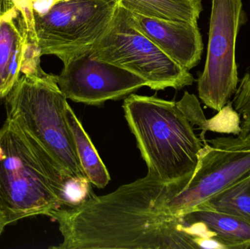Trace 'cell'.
<instances>
[{"mask_svg": "<svg viewBox=\"0 0 250 249\" xmlns=\"http://www.w3.org/2000/svg\"><path fill=\"white\" fill-rule=\"evenodd\" d=\"M117 4L113 0H59L44 14H34L41 57L56 56L64 64L92 49L112 21Z\"/></svg>", "mask_w": 250, "mask_h": 249, "instance_id": "6", "label": "cell"}, {"mask_svg": "<svg viewBox=\"0 0 250 249\" xmlns=\"http://www.w3.org/2000/svg\"><path fill=\"white\" fill-rule=\"evenodd\" d=\"M58 1L59 0H32L34 14H44Z\"/></svg>", "mask_w": 250, "mask_h": 249, "instance_id": "20", "label": "cell"}, {"mask_svg": "<svg viewBox=\"0 0 250 249\" xmlns=\"http://www.w3.org/2000/svg\"><path fill=\"white\" fill-rule=\"evenodd\" d=\"M9 1L19 12V25L27 38L28 43H29L28 63L40 62L41 57L37 45L32 0H9Z\"/></svg>", "mask_w": 250, "mask_h": 249, "instance_id": "17", "label": "cell"}, {"mask_svg": "<svg viewBox=\"0 0 250 249\" xmlns=\"http://www.w3.org/2000/svg\"><path fill=\"white\" fill-rule=\"evenodd\" d=\"M11 7L13 5L9 0H0V15Z\"/></svg>", "mask_w": 250, "mask_h": 249, "instance_id": "21", "label": "cell"}, {"mask_svg": "<svg viewBox=\"0 0 250 249\" xmlns=\"http://www.w3.org/2000/svg\"><path fill=\"white\" fill-rule=\"evenodd\" d=\"M131 14L140 30L179 65L190 70L201 62L204 46L198 23Z\"/></svg>", "mask_w": 250, "mask_h": 249, "instance_id": "10", "label": "cell"}, {"mask_svg": "<svg viewBox=\"0 0 250 249\" xmlns=\"http://www.w3.org/2000/svg\"><path fill=\"white\" fill-rule=\"evenodd\" d=\"M188 224L204 223L224 249L250 248V223L231 215L196 209L183 216Z\"/></svg>", "mask_w": 250, "mask_h": 249, "instance_id": "12", "label": "cell"}, {"mask_svg": "<svg viewBox=\"0 0 250 249\" xmlns=\"http://www.w3.org/2000/svg\"><path fill=\"white\" fill-rule=\"evenodd\" d=\"M29 59L27 38L14 7L0 15V87L3 98L11 90Z\"/></svg>", "mask_w": 250, "mask_h": 249, "instance_id": "11", "label": "cell"}, {"mask_svg": "<svg viewBox=\"0 0 250 249\" xmlns=\"http://www.w3.org/2000/svg\"><path fill=\"white\" fill-rule=\"evenodd\" d=\"M211 119H207V130L219 133H233L238 135L240 133V115L235 111L231 101Z\"/></svg>", "mask_w": 250, "mask_h": 249, "instance_id": "18", "label": "cell"}, {"mask_svg": "<svg viewBox=\"0 0 250 249\" xmlns=\"http://www.w3.org/2000/svg\"><path fill=\"white\" fill-rule=\"evenodd\" d=\"M7 225L5 217H4L2 211H1V209H0V235H1L3 231H4V228H5Z\"/></svg>", "mask_w": 250, "mask_h": 249, "instance_id": "22", "label": "cell"}, {"mask_svg": "<svg viewBox=\"0 0 250 249\" xmlns=\"http://www.w3.org/2000/svg\"><path fill=\"white\" fill-rule=\"evenodd\" d=\"M62 208L41 156L23 132L6 119L0 129V209L7 225L49 216Z\"/></svg>", "mask_w": 250, "mask_h": 249, "instance_id": "4", "label": "cell"}, {"mask_svg": "<svg viewBox=\"0 0 250 249\" xmlns=\"http://www.w3.org/2000/svg\"><path fill=\"white\" fill-rule=\"evenodd\" d=\"M57 84L67 99L96 106L124 99L146 86L135 73L92 57L90 50L64 63Z\"/></svg>", "mask_w": 250, "mask_h": 249, "instance_id": "8", "label": "cell"}, {"mask_svg": "<svg viewBox=\"0 0 250 249\" xmlns=\"http://www.w3.org/2000/svg\"><path fill=\"white\" fill-rule=\"evenodd\" d=\"M131 13L147 17L198 23L202 0H113Z\"/></svg>", "mask_w": 250, "mask_h": 249, "instance_id": "13", "label": "cell"}, {"mask_svg": "<svg viewBox=\"0 0 250 249\" xmlns=\"http://www.w3.org/2000/svg\"><path fill=\"white\" fill-rule=\"evenodd\" d=\"M178 103L192 125H198L200 129L202 130V133L200 134V138L202 140L203 143L206 144L207 143L205 137V134L207 131V119L204 115L198 98L195 95L189 94L186 91L183 97L178 102Z\"/></svg>", "mask_w": 250, "mask_h": 249, "instance_id": "19", "label": "cell"}, {"mask_svg": "<svg viewBox=\"0 0 250 249\" xmlns=\"http://www.w3.org/2000/svg\"><path fill=\"white\" fill-rule=\"evenodd\" d=\"M196 209L231 215L250 223V171L207 199L194 210Z\"/></svg>", "mask_w": 250, "mask_h": 249, "instance_id": "15", "label": "cell"}, {"mask_svg": "<svg viewBox=\"0 0 250 249\" xmlns=\"http://www.w3.org/2000/svg\"><path fill=\"white\" fill-rule=\"evenodd\" d=\"M118 2L112 21L90 50L92 57L126 69L152 90L182 89L195 82L189 70L166 55L134 22Z\"/></svg>", "mask_w": 250, "mask_h": 249, "instance_id": "5", "label": "cell"}, {"mask_svg": "<svg viewBox=\"0 0 250 249\" xmlns=\"http://www.w3.org/2000/svg\"><path fill=\"white\" fill-rule=\"evenodd\" d=\"M123 108L148 171L166 184L189 182L204 144L178 102L132 94Z\"/></svg>", "mask_w": 250, "mask_h": 249, "instance_id": "2", "label": "cell"}, {"mask_svg": "<svg viewBox=\"0 0 250 249\" xmlns=\"http://www.w3.org/2000/svg\"><path fill=\"white\" fill-rule=\"evenodd\" d=\"M2 92H1V87H0V99H2Z\"/></svg>", "mask_w": 250, "mask_h": 249, "instance_id": "23", "label": "cell"}, {"mask_svg": "<svg viewBox=\"0 0 250 249\" xmlns=\"http://www.w3.org/2000/svg\"><path fill=\"white\" fill-rule=\"evenodd\" d=\"M65 115L74 137L78 156L86 178L90 184L98 188H105L111 180L109 172L69 104L66 107Z\"/></svg>", "mask_w": 250, "mask_h": 249, "instance_id": "14", "label": "cell"}, {"mask_svg": "<svg viewBox=\"0 0 250 249\" xmlns=\"http://www.w3.org/2000/svg\"><path fill=\"white\" fill-rule=\"evenodd\" d=\"M250 171V149H217L207 142L188 185L166 202L165 210L182 218Z\"/></svg>", "mask_w": 250, "mask_h": 249, "instance_id": "9", "label": "cell"}, {"mask_svg": "<svg viewBox=\"0 0 250 249\" xmlns=\"http://www.w3.org/2000/svg\"><path fill=\"white\" fill-rule=\"evenodd\" d=\"M176 192L151 171L105 195L51 212L62 242L55 249H199L183 218L165 210Z\"/></svg>", "mask_w": 250, "mask_h": 249, "instance_id": "1", "label": "cell"}, {"mask_svg": "<svg viewBox=\"0 0 250 249\" xmlns=\"http://www.w3.org/2000/svg\"><path fill=\"white\" fill-rule=\"evenodd\" d=\"M4 99L7 120L41 145L67 177L87 180L66 118L68 103L57 76L42 67L22 73Z\"/></svg>", "mask_w": 250, "mask_h": 249, "instance_id": "3", "label": "cell"}, {"mask_svg": "<svg viewBox=\"0 0 250 249\" xmlns=\"http://www.w3.org/2000/svg\"><path fill=\"white\" fill-rule=\"evenodd\" d=\"M235 111L242 116L240 133L236 137H220L207 140L213 147L228 150L250 149V67L239 78L231 101Z\"/></svg>", "mask_w": 250, "mask_h": 249, "instance_id": "16", "label": "cell"}, {"mask_svg": "<svg viewBox=\"0 0 250 249\" xmlns=\"http://www.w3.org/2000/svg\"><path fill=\"white\" fill-rule=\"evenodd\" d=\"M248 20L242 0H211L207 58L198 76V92L203 103L217 112L237 89L236 42Z\"/></svg>", "mask_w": 250, "mask_h": 249, "instance_id": "7", "label": "cell"}]
</instances>
